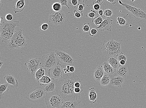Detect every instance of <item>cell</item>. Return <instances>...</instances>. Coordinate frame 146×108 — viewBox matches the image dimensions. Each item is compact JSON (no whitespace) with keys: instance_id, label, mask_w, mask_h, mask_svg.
I'll use <instances>...</instances> for the list:
<instances>
[{"instance_id":"cell-14","label":"cell","mask_w":146,"mask_h":108,"mask_svg":"<svg viewBox=\"0 0 146 108\" xmlns=\"http://www.w3.org/2000/svg\"><path fill=\"white\" fill-rule=\"evenodd\" d=\"M81 101L80 100H66L63 101L60 108H78L80 107Z\"/></svg>"},{"instance_id":"cell-23","label":"cell","mask_w":146,"mask_h":108,"mask_svg":"<svg viewBox=\"0 0 146 108\" xmlns=\"http://www.w3.org/2000/svg\"><path fill=\"white\" fill-rule=\"evenodd\" d=\"M111 76L105 74L100 81V84L104 86L109 85L111 83Z\"/></svg>"},{"instance_id":"cell-18","label":"cell","mask_w":146,"mask_h":108,"mask_svg":"<svg viewBox=\"0 0 146 108\" xmlns=\"http://www.w3.org/2000/svg\"><path fill=\"white\" fill-rule=\"evenodd\" d=\"M124 82L123 78L116 74L112 78L111 83L114 86L120 87Z\"/></svg>"},{"instance_id":"cell-28","label":"cell","mask_w":146,"mask_h":108,"mask_svg":"<svg viewBox=\"0 0 146 108\" xmlns=\"http://www.w3.org/2000/svg\"><path fill=\"white\" fill-rule=\"evenodd\" d=\"M62 5L58 2L53 3L52 6V9L55 12H59L61 11Z\"/></svg>"},{"instance_id":"cell-52","label":"cell","mask_w":146,"mask_h":108,"mask_svg":"<svg viewBox=\"0 0 146 108\" xmlns=\"http://www.w3.org/2000/svg\"><path fill=\"white\" fill-rule=\"evenodd\" d=\"M132 2H133L135 1L136 0H131Z\"/></svg>"},{"instance_id":"cell-17","label":"cell","mask_w":146,"mask_h":108,"mask_svg":"<svg viewBox=\"0 0 146 108\" xmlns=\"http://www.w3.org/2000/svg\"><path fill=\"white\" fill-rule=\"evenodd\" d=\"M5 80L13 88H17L19 86V83L17 80L11 74H8L4 77Z\"/></svg>"},{"instance_id":"cell-25","label":"cell","mask_w":146,"mask_h":108,"mask_svg":"<svg viewBox=\"0 0 146 108\" xmlns=\"http://www.w3.org/2000/svg\"><path fill=\"white\" fill-rule=\"evenodd\" d=\"M45 69L43 67L41 66L36 71L35 73V77L37 81L42 77L46 75Z\"/></svg>"},{"instance_id":"cell-26","label":"cell","mask_w":146,"mask_h":108,"mask_svg":"<svg viewBox=\"0 0 146 108\" xmlns=\"http://www.w3.org/2000/svg\"><path fill=\"white\" fill-rule=\"evenodd\" d=\"M53 80L51 79L48 75H46L41 78L38 81L40 86H43L45 84H47L51 82Z\"/></svg>"},{"instance_id":"cell-8","label":"cell","mask_w":146,"mask_h":108,"mask_svg":"<svg viewBox=\"0 0 146 108\" xmlns=\"http://www.w3.org/2000/svg\"><path fill=\"white\" fill-rule=\"evenodd\" d=\"M42 66L46 70L49 69L59 62L55 52H51L42 57Z\"/></svg>"},{"instance_id":"cell-20","label":"cell","mask_w":146,"mask_h":108,"mask_svg":"<svg viewBox=\"0 0 146 108\" xmlns=\"http://www.w3.org/2000/svg\"><path fill=\"white\" fill-rule=\"evenodd\" d=\"M105 74L102 66H99L95 70L94 75V78L97 81H100Z\"/></svg>"},{"instance_id":"cell-50","label":"cell","mask_w":146,"mask_h":108,"mask_svg":"<svg viewBox=\"0 0 146 108\" xmlns=\"http://www.w3.org/2000/svg\"><path fill=\"white\" fill-rule=\"evenodd\" d=\"M3 63H4V62H2L1 61V67H0V68H1V67L2 66V65H3Z\"/></svg>"},{"instance_id":"cell-1","label":"cell","mask_w":146,"mask_h":108,"mask_svg":"<svg viewBox=\"0 0 146 108\" xmlns=\"http://www.w3.org/2000/svg\"><path fill=\"white\" fill-rule=\"evenodd\" d=\"M80 79L74 73L69 75L65 74L56 81V92L62 98L63 101L80 100V96L74 92V83Z\"/></svg>"},{"instance_id":"cell-40","label":"cell","mask_w":146,"mask_h":108,"mask_svg":"<svg viewBox=\"0 0 146 108\" xmlns=\"http://www.w3.org/2000/svg\"><path fill=\"white\" fill-rule=\"evenodd\" d=\"M78 10L81 12H83L84 9L85 8V4L84 3H81L78 5Z\"/></svg>"},{"instance_id":"cell-37","label":"cell","mask_w":146,"mask_h":108,"mask_svg":"<svg viewBox=\"0 0 146 108\" xmlns=\"http://www.w3.org/2000/svg\"><path fill=\"white\" fill-rule=\"evenodd\" d=\"M81 2V0H69V3L70 4L72 5L76 8L77 6L78 5L79 2Z\"/></svg>"},{"instance_id":"cell-29","label":"cell","mask_w":146,"mask_h":108,"mask_svg":"<svg viewBox=\"0 0 146 108\" xmlns=\"http://www.w3.org/2000/svg\"><path fill=\"white\" fill-rule=\"evenodd\" d=\"M117 25L122 26H124L125 25H127L128 23L127 22L126 20L124 19L122 17H118L117 18Z\"/></svg>"},{"instance_id":"cell-15","label":"cell","mask_w":146,"mask_h":108,"mask_svg":"<svg viewBox=\"0 0 146 108\" xmlns=\"http://www.w3.org/2000/svg\"><path fill=\"white\" fill-rule=\"evenodd\" d=\"M105 74L110 76H114L116 74V70L114 69L108 62H104L102 65Z\"/></svg>"},{"instance_id":"cell-2","label":"cell","mask_w":146,"mask_h":108,"mask_svg":"<svg viewBox=\"0 0 146 108\" xmlns=\"http://www.w3.org/2000/svg\"><path fill=\"white\" fill-rule=\"evenodd\" d=\"M19 21L4 22L1 24L0 34L2 42H8L12 38L17 27L19 26Z\"/></svg>"},{"instance_id":"cell-49","label":"cell","mask_w":146,"mask_h":108,"mask_svg":"<svg viewBox=\"0 0 146 108\" xmlns=\"http://www.w3.org/2000/svg\"><path fill=\"white\" fill-rule=\"evenodd\" d=\"M107 1L110 2L113 5H115L116 3V0H107Z\"/></svg>"},{"instance_id":"cell-34","label":"cell","mask_w":146,"mask_h":108,"mask_svg":"<svg viewBox=\"0 0 146 108\" xmlns=\"http://www.w3.org/2000/svg\"><path fill=\"white\" fill-rule=\"evenodd\" d=\"M57 2H58L63 7L66 6L68 9L70 8L68 5V3L69 2V0H56Z\"/></svg>"},{"instance_id":"cell-39","label":"cell","mask_w":146,"mask_h":108,"mask_svg":"<svg viewBox=\"0 0 146 108\" xmlns=\"http://www.w3.org/2000/svg\"><path fill=\"white\" fill-rule=\"evenodd\" d=\"M49 28V26L47 23H44L40 27V30L41 31H47L48 30Z\"/></svg>"},{"instance_id":"cell-44","label":"cell","mask_w":146,"mask_h":108,"mask_svg":"<svg viewBox=\"0 0 146 108\" xmlns=\"http://www.w3.org/2000/svg\"><path fill=\"white\" fill-rule=\"evenodd\" d=\"M104 1V0H96V1H95L94 4H98L101 5L102 4H103Z\"/></svg>"},{"instance_id":"cell-4","label":"cell","mask_w":146,"mask_h":108,"mask_svg":"<svg viewBox=\"0 0 146 108\" xmlns=\"http://www.w3.org/2000/svg\"><path fill=\"white\" fill-rule=\"evenodd\" d=\"M27 46V40L23 35V30L21 29L15 31L7 45L8 48L11 50L20 49Z\"/></svg>"},{"instance_id":"cell-51","label":"cell","mask_w":146,"mask_h":108,"mask_svg":"<svg viewBox=\"0 0 146 108\" xmlns=\"http://www.w3.org/2000/svg\"><path fill=\"white\" fill-rule=\"evenodd\" d=\"M3 17L1 18V23L3 21Z\"/></svg>"},{"instance_id":"cell-35","label":"cell","mask_w":146,"mask_h":108,"mask_svg":"<svg viewBox=\"0 0 146 108\" xmlns=\"http://www.w3.org/2000/svg\"><path fill=\"white\" fill-rule=\"evenodd\" d=\"M96 0H83L84 3L88 7L92 6L94 4V3Z\"/></svg>"},{"instance_id":"cell-22","label":"cell","mask_w":146,"mask_h":108,"mask_svg":"<svg viewBox=\"0 0 146 108\" xmlns=\"http://www.w3.org/2000/svg\"><path fill=\"white\" fill-rule=\"evenodd\" d=\"M128 70L127 66H121L116 70V74L123 78L126 77L128 74Z\"/></svg>"},{"instance_id":"cell-42","label":"cell","mask_w":146,"mask_h":108,"mask_svg":"<svg viewBox=\"0 0 146 108\" xmlns=\"http://www.w3.org/2000/svg\"><path fill=\"white\" fill-rule=\"evenodd\" d=\"M5 18L7 20V21H11L13 19V16L11 14L9 13V14H8L6 15Z\"/></svg>"},{"instance_id":"cell-47","label":"cell","mask_w":146,"mask_h":108,"mask_svg":"<svg viewBox=\"0 0 146 108\" xmlns=\"http://www.w3.org/2000/svg\"><path fill=\"white\" fill-rule=\"evenodd\" d=\"M126 61L124 60H122L119 61L120 63L121 66L125 65V63H126Z\"/></svg>"},{"instance_id":"cell-31","label":"cell","mask_w":146,"mask_h":108,"mask_svg":"<svg viewBox=\"0 0 146 108\" xmlns=\"http://www.w3.org/2000/svg\"><path fill=\"white\" fill-rule=\"evenodd\" d=\"M9 84L7 83L3 84L0 85V96L1 97L2 94L4 93L7 89L9 85Z\"/></svg>"},{"instance_id":"cell-32","label":"cell","mask_w":146,"mask_h":108,"mask_svg":"<svg viewBox=\"0 0 146 108\" xmlns=\"http://www.w3.org/2000/svg\"><path fill=\"white\" fill-rule=\"evenodd\" d=\"M91 28H92L89 23H85L84 24L82 30L84 32L87 33L90 32Z\"/></svg>"},{"instance_id":"cell-16","label":"cell","mask_w":146,"mask_h":108,"mask_svg":"<svg viewBox=\"0 0 146 108\" xmlns=\"http://www.w3.org/2000/svg\"><path fill=\"white\" fill-rule=\"evenodd\" d=\"M56 81L53 80L51 82L46 84L43 87V89L46 93H51L56 92Z\"/></svg>"},{"instance_id":"cell-10","label":"cell","mask_w":146,"mask_h":108,"mask_svg":"<svg viewBox=\"0 0 146 108\" xmlns=\"http://www.w3.org/2000/svg\"><path fill=\"white\" fill-rule=\"evenodd\" d=\"M42 59L36 58H30L27 60L25 65L27 67L29 71L32 75H34L36 71L42 66Z\"/></svg>"},{"instance_id":"cell-55","label":"cell","mask_w":146,"mask_h":108,"mask_svg":"<svg viewBox=\"0 0 146 108\" xmlns=\"http://www.w3.org/2000/svg\"></svg>"},{"instance_id":"cell-27","label":"cell","mask_w":146,"mask_h":108,"mask_svg":"<svg viewBox=\"0 0 146 108\" xmlns=\"http://www.w3.org/2000/svg\"><path fill=\"white\" fill-rule=\"evenodd\" d=\"M103 21V18L101 16H97L95 17L92 19V23H94V25L96 26L100 25Z\"/></svg>"},{"instance_id":"cell-11","label":"cell","mask_w":146,"mask_h":108,"mask_svg":"<svg viewBox=\"0 0 146 108\" xmlns=\"http://www.w3.org/2000/svg\"><path fill=\"white\" fill-rule=\"evenodd\" d=\"M55 53L58 60L61 64L71 65L74 61V60L70 55L65 52L56 50Z\"/></svg>"},{"instance_id":"cell-21","label":"cell","mask_w":146,"mask_h":108,"mask_svg":"<svg viewBox=\"0 0 146 108\" xmlns=\"http://www.w3.org/2000/svg\"><path fill=\"white\" fill-rule=\"evenodd\" d=\"M26 7L25 0H19L13 7V11L15 13H21Z\"/></svg>"},{"instance_id":"cell-53","label":"cell","mask_w":146,"mask_h":108,"mask_svg":"<svg viewBox=\"0 0 146 108\" xmlns=\"http://www.w3.org/2000/svg\"><path fill=\"white\" fill-rule=\"evenodd\" d=\"M138 29L139 30H140L141 29V28H138Z\"/></svg>"},{"instance_id":"cell-41","label":"cell","mask_w":146,"mask_h":108,"mask_svg":"<svg viewBox=\"0 0 146 108\" xmlns=\"http://www.w3.org/2000/svg\"><path fill=\"white\" fill-rule=\"evenodd\" d=\"M98 33V32L96 29L92 28L89 32V34L91 36H94L96 34Z\"/></svg>"},{"instance_id":"cell-30","label":"cell","mask_w":146,"mask_h":108,"mask_svg":"<svg viewBox=\"0 0 146 108\" xmlns=\"http://www.w3.org/2000/svg\"><path fill=\"white\" fill-rule=\"evenodd\" d=\"M113 14V12L111 9H105L104 11V16L105 17H110Z\"/></svg>"},{"instance_id":"cell-13","label":"cell","mask_w":146,"mask_h":108,"mask_svg":"<svg viewBox=\"0 0 146 108\" xmlns=\"http://www.w3.org/2000/svg\"><path fill=\"white\" fill-rule=\"evenodd\" d=\"M113 20L110 17H106L103 20V21L100 26L96 28L101 32L107 31H111V25H112Z\"/></svg>"},{"instance_id":"cell-48","label":"cell","mask_w":146,"mask_h":108,"mask_svg":"<svg viewBox=\"0 0 146 108\" xmlns=\"http://www.w3.org/2000/svg\"><path fill=\"white\" fill-rule=\"evenodd\" d=\"M98 14L101 16L103 17L104 16V11L102 10H99L98 11Z\"/></svg>"},{"instance_id":"cell-24","label":"cell","mask_w":146,"mask_h":108,"mask_svg":"<svg viewBox=\"0 0 146 108\" xmlns=\"http://www.w3.org/2000/svg\"><path fill=\"white\" fill-rule=\"evenodd\" d=\"M97 94L94 87H92L89 90L90 100L93 103H96L97 101Z\"/></svg>"},{"instance_id":"cell-12","label":"cell","mask_w":146,"mask_h":108,"mask_svg":"<svg viewBox=\"0 0 146 108\" xmlns=\"http://www.w3.org/2000/svg\"><path fill=\"white\" fill-rule=\"evenodd\" d=\"M63 71L62 64L59 62L49 70L48 76L53 80L59 79L62 76Z\"/></svg>"},{"instance_id":"cell-9","label":"cell","mask_w":146,"mask_h":108,"mask_svg":"<svg viewBox=\"0 0 146 108\" xmlns=\"http://www.w3.org/2000/svg\"><path fill=\"white\" fill-rule=\"evenodd\" d=\"M66 18L65 13L61 10L59 12H55L52 9L49 16V22L57 26L64 25Z\"/></svg>"},{"instance_id":"cell-3","label":"cell","mask_w":146,"mask_h":108,"mask_svg":"<svg viewBox=\"0 0 146 108\" xmlns=\"http://www.w3.org/2000/svg\"><path fill=\"white\" fill-rule=\"evenodd\" d=\"M101 50L104 54L106 56H117L123 53L121 43L113 39L105 40Z\"/></svg>"},{"instance_id":"cell-33","label":"cell","mask_w":146,"mask_h":108,"mask_svg":"<svg viewBox=\"0 0 146 108\" xmlns=\"http://www.w3.org/2000/svg\"><path fill=\"white\" fill-rule=\"evenodd\" d=\"M72 15L74 17L79 19L81 17L83 16V12H81L78 10L75 9L74 11V13Z\"/></svg>"},{"instance_id":"cell-19","label":"cell","mask_w":146,"mask_h":108,"mask_svg":"<svg viewBox=\"0 0 146 108\" xmlns=\"http://www.w3.org/2000/svg\"><path fill=\"white\" fill-rule=\"evenodd\" d=\"M108 63L116 70L121 66L117 56H110L108 57Z\"/></svg>"},{"instance_id":"cell-46","label":"cell","mask_w":146,"mask_h":108,"mask_svg":"<svg viewBox=\"0 0 146 108\" xmlns=\"http://www.w3.org/2000/svg\"><path fill=\"white\" fill-rule=\"evenodd\" d=\"M74 70H75V68L73 66H70L69 68V71L70 73H74Z\"/></svg>"},{"instance_id":"cell-7","label":"cell","mask_w":146,"mask_h":108,"mask_svg":"<svg viewBox=\"0 0 146 108\" xmlns=\"http://www.w3.org/2000/svg\"><path fill=\"white\" fill-rule=\"evenodd\" d=\"M119 4L126 9L132 16L137 19L146 20V12L141 8L132 6L127 3H123L119 1Z\"/></svg>"},{"instance_id":"cell-38","label":"cell","mask_w":146,"mask_h":108,"mask_svg":"<svg viewBox=\"0 0 146 108\" xmlns=\"http://www.w3.org/2000/svg\"><path fill=\"white\" fill-rule=\"evenodd\" d=\"M117 59L119 61L122 60H124L126 61L127 60V57L126 55L125 54L122 53L120 54L117 56Z\"/></svg>"},{"instance_id":"cell-45","label":"cell","mask_w":146,"mask_h":108,"mask_svg":"<svg viewBox=\"0 0 146 108\" xmlns=\"http://www.w3.org/2000/svg\"><path fill=\"white\" fill-rule=\"evenodd\" d=\"M70 67V66L69 65L67 66L66 68H64L63 69L64 71L66 72L67 73H70L69 71V68Z\"/></svg>"},{"instance_id":"cell-43","label":"cell","mask_w":146,"mask_h":108,"mask_svg":"<svg viewBox=\"0 0 146 108\" xmlns=\"http://www.w3.org/2000/svg\"><path fill=\"white\" fill-rule=\"evenodd\" d=\"M100 5L98 4H94L93 5L94 9L96 11H98L99 10L100 7Z\"/></svg>"},{"instance_id":"cell-36","label":"cell","mask_w":146,"mask_h":108,"mask_svg":"<svg viewBox=\"0 0 146 108\" xmlns=\"http://www.w3.org/2000/svg\"><path fill=\"white\" fill-rule=\"evenodd\" d=\"M96 10H91V12L88 13L86 15L87 17L91 18L92 19H94L96 15Z\"/></svg>"},{"instance_id":"cell-54","label":"cell","mask_w":146,"mask_h":108,"mask_svg":"<svg viewBox=\"0 0 146 108\" xmlns=\"http://www.w3.org/2000/svg\"></svg>"},{"instance_id":"cell-5","label":"cell","mask_w":146,"mask_h":108,"mask_svg":"<svg viewBox=\"0 0 146 108\" xmlns=\"http://www.w3.org/2000/svg\"><path fill=\"white\" fill-rule=\"evenodd\" d=\"M46 94L43 87L39 86L30 91L27 94L26 98L31 102L39 103L42 102L45 99Z\"/></svg>"},{"instance_id":"cell-6","label":"cell","mask_w":146,"mask_h":108,"mask_svg":"<svg viewBox=\"0 0 146 108\" xmlns=\"http://www.w3.org/2000/svg\"><path fill=\"white\" fill-rule=\"evenodd\" d=\"M45 99L47 108H60L63 102L62 98L56 92L46 93Z\"/></svg>"}]
</instances>
